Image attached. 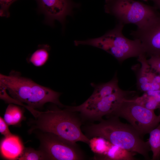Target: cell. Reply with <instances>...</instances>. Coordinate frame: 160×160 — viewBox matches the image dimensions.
<instances>
[{"label":"cell","instance_id":"obj_1","mask_svg":"<svg viewBox=\"0 0 160 160\" xmlns=\"http://www.w3.org/2000/svg\"><path fill=\"white\" fill-rule=\"evenodd\" d=\"M0 88L7 90L1 95V99L8 103L20 105L23 103L26 108H41L47 103L59 107H66L59 100L61 93L43 86L28 78L22 76L20 72L12 71L9 75L0 74Z\"/></svg>","mask_w":160,"mask_h":160},{"label":"cell","instance_id":"obj_2","mask_svg":"<svg viewBox=\"0 0 160 160\" xmlns=\"http://www.w3.org/2000/svg\"><path fill=\"white\" fill-rule=\"evenodd\" d=\"M29 111L34 117L28 123L29 134L36 131L52 133L72 143L81 141L89 144L90 139L81 129V122L66 107L63 110L55 107L45 111L31 108Z\"/></svg>","mask_w":160,"mask_h":160},{"label":"cell","instance_id":"obj_3","mask_svg":"<svg viewBox=\"0 0 160 160\" xmlns=\"http://www.w3.org/2000/svg\"><path fill=\"white\" fill-rule=\"evenodd\" d=\"M86 131L90 137H103L113 145L140 154L146 159H150L151 150L148 141H145L130 124L121 122L117 116L102 119L99 123L88 126Z\"/></svg>","mask_w":160,"mask_h":160},{"label":"cell","instance_id":"obj_4","mask_svg":"<svg viewBox=\"0 0 160 160\" xmlns=\"http://www.w3.org/2000/svg\"><path fill=\"white\" fill-rule=\"evenodd\" d=\"M124 24L119 22L115 27L103 35L84 41H75L74 44L87 45L101 49L115 57L119 62L132 57H138L145 54L140 41L132 40L123 34Z\"/></svg>","mask_w":160,"mask_h":160},{"label":"cell","instance_id":"obj_5","mask_svg":"<svg viewBox=\"0 0 160 160\" xmlns=\"http://www.w3.org/2000/svg\"><path fill=\"white\" fill-rule=\"evenodd\" d=\"M106 13L123 24H133L140 28L160 13L154 7L135 0H105Z\"/></svg>","mask_w":160,"mask_h":160},{"label":"cell","instance_id":"obj_6","mask_svg":"<svg viewBox=\"0 0 160 160\" xmlns=\"http://www.w3.org/2000/svg\"><path fill=\"white\" fill-rule=\"evenodd\" d=\"M136 97L123 100L109 115L126 119L143 137L159 124L160 114L139 104L135 100Z\"/></svg>","mask_w":160,"mask_h":160},{"label":"cell","instance_id":"obj_7","mask_svg":"<svg viewBox=\"0 0 160 160\" xmlns=\"http://www.w3.org/2000/svg\"><path fill=\"white\" fill-rule=\"evenodd\" d=\"M136 93L134 91H125L119 88L112 94L98 100L66 108L69 111L80 112L86 119L100 121L103 116L111 113L123 100L136 97Z\"/></svg>","mask_w":160,"mask_h":160},{"label":"cell","instance_id":"obj_8","mask_svg":"<svg viewBox=\"0 0 160 160\" xmlns=\"http://www.w3.org/2000/svg\"><path fill=\"white\" fill-rule=\"evenodd\" d=\"M40 142L39 149L49 160H80L84 157L76 143L52 133L35 132Z\"/></svg>","mask_w":160,"mask_h":160},{"label":"cell","instance_id":"obj_9","mask_svg":"<svg viewBox=\"0 0 160 160\" xmlns=\"http://www.w3.org/2000/svg\"><path fill=\"white\" fill-rule=\"evenodd\" d=\"M130 34L140 41L147 57L160 56V13Z\"/></svg>","mask_w":160,"mask_h":160},{"label":"cell","instance_id":"obj_10","mask_svg":"<svg viewBox=\"0 0 160 160\" xmlns=\"http://www.w3.org/2000/svg\"><path fill=\"white\" fill-rule=\"evenodd\" d=\"M38 11L45 17L44 23L53 26L55 20L64 25L66 17L71 15L73 8L78 6L71 0H36Z\"/></svg>","mask_w":160,"mask_h":160},{"label":"cell","instance_id":"obj_11","mask_svg":"<svg viewBox=\"0 0 160 160\" xmlns=\"http://www.w3.org/2000/svg\"><path fill=\"white\" fill-rule=\"evenodd\" d=\"M141 65L135 69L137 76V85L142 91L160 90V74L153 69L148 63L145 54L142 55L138 57Z\"/></svg>","mask_w":160,"mask_h":160},{"label":"cell","instance_id":"obj_12","mask_svg":"<svg viewBox=\"0 0 160 160\" xmlns=\"http://www.w3.org/2000/svg\"><path fill=\"white\" fill-rule=\"evenodd\" d=\"M25 147L20 137L12 134L4 137L1 140L0 155L5 159L17 160Z\"/></svg>","mask_w":160,"mask_h":160},{"label":"cell","instance_id":"obj_13","mask_svg":"<svg viewBox=\"0 0 160 160\" xmlns=\"http://www.w3.org/2000/svg\"><path fill=\"white\" fill-rule=\"evenodd\" d=\"M91 85L94 88V91L91 96L84 102L85 103L101 99L112 94L119 88L116 73L112 79L107 82L99 84L92 83Z\"/></svg>","mask_w":160,"mask_h":160},{"label":"cell","instance_id":"obj_14","mask_svg":"<svg viewBox=\"0 0 160 160\" xmlns=\"http://www.w3.org/2000/svg\"><path fill=\"white\" fill-rule=\"evenodd\" d=\"M24 112L20 106L10 103L6 109L3 119L9 126H20L25 119Z\"/></svg>","mask_w":160,"mask_h":160},{"label":"cell","instance_id":"obj_15","mask_svg":"<svg viewBox=\"0 0 160 160\" xmlns=\"http://www.w3.org/2000/svg\"><path fill=\"white\" fill-rule=\"evenodd\" d=\"M135 153L111 144L107 152L100 159L111 160H135Z\"/></svg>","mask_w":160,"mask_h":160},{"label":"cell","instance_id":"obj_16","mask_svg":"<svg viewBox=\"0 0 160 160\" xmlns=\"http://www.w3.org/2000/svg\"><path fill=\"white\" fill-rule=\"evenodd\" d=\"M50 49L48 44L39 45L37 49L28 58V61L37 67L43 66L49 59Z\"/></svg>","mask_w":160,"mask_h":160},{"label":"cell","instance_id":"obj_17","mask_svg":"<svg viewBox=\"0 0 160 160\" xmlns=\"http://www.w3.org/2000/svg\"><path fill=\"white\" fill-rule=\"evenodd\" d=\"M148 142L152 152V160L160 158V123L149 133Z\"/></svg>","mask_w":160,"mask_h":160},{"label":"cell","instance_id":"obj_18","mask_svg":"<svg viewBox=\"0 0 160 160\" xmlns=\"http://www.w3.org/2000/svg\"><path fill=\"white\" fill-rule=\"evenodd\" d=\"M111 144L103 137H95L90 140L89 145L92 151L100 159L107 152Z\"/></svg>","mask_w":160,"mask_h":160},{"label":"cell","instance_id":"obj_19","mask_svg":"<svg viewBox=\"0 0 160 160\" xmlns=\"http://www.w3.org/2000/svg\"><path fill=\"white\" fill-rule=\"evenodd\" d=\"M17 160H44L47 159L44 153L40 150H36L31 147H25Z\"/></svg>","mask_w":160,"mask_h":160},{"label":"cell","instance_id":"obj_20","mask_svg":"<svg viewBox=\"0 0 160 160\" xmlns=\"http://www.w3.org/2000/svg\"><path fill=\"white\" fill-rule=\"evenodd\" d=\"M135 100L139 104L148 109L154 110L160 108L159 104L154 97L147 92H145L141 96H137Z\"/></svg>","mask_w":160,"mask_h":160},{"label":"cell","instance_id":"obj_21","mask_svg":"<svg viewBox=\"0 0 160 160\" xmlns=\"http://www.w3.org/2000/svg\"><path fill=\"white\" fill-rule=\"evenodd\" d=\"M17 0H0V16L8 17L10 16L9 9L10 5Z\"/></svg>","mask_w":160,"mask_h":160},{"label":"cell","instance_id":"obj_22","mask_svg":"<svg viewBox=\"0 0 160 160\" xmlns=\"http://www.w3.org/2000/svg\"><path fill=\"white\" fill-rule=\"evenodd\" d=\"M147 61L151 67L160 74V56H152Z\"/></svg>","mask_w":160,"mask_h":160},{"label":"cell","instance_id":"obj_23","mask_svg":"<svg viewBox=\"0 0 160 160\" xmlns=\"http://www.w3.org/2000/svg\"><path fill=\"white\" fill-rule=\"evenodd\" d=\"M8 125L1 116L0 117V133L4 137L11 135L12 134L10 132Z\"/></svg>","mask_w":160,"mask_h":160},{"label":"cell","instance_id":"obj_24","mask_svg":"<svg viewBox=\"0 0 160 160\" xmlns=\"http://www.w3.org/2000/svg\"><path fill=\"white\" fill-rule=\"evenodd\" d=\"M152 96L159 104L160 107V90L146 92Z\"/></svg>","mask_w":160,"mask_h":160},{"label":"cell","instance_id":"obj_25","mask_svg":"<svg viewBox=\"0 0 160 160\" xmlns=\"http://www.w3.org/2000/svg\"><path fill=\"white\" fill-rule=\"evenodd\" d=\"M152 1L154 3V7L156 9H160V0H149Z\"/></svg>","mask_w":160,"mask_h":160}]
</instances>
